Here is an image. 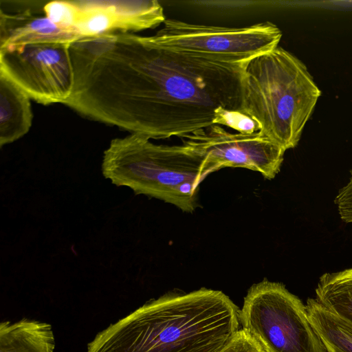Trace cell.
<instances>
[{"mask_svg": "<svg viewBox=\"0 0 352 352\" xmlns=\"http://www.w3.org/2000/svg\"><path fill=\"white\" fill-rule=\"evenodd\" d=\"M69 53L74 85L63 104L84 117L149 139L182 138L241 109L243 65L166 50L147 36L83 37Z\"/></svg>", "mask_w": 352, "mask_h": 352, "instance_id": "obj_1", "label": "cell"}, {"mask_svg": "<svg viewBox=\"0 0 352 352\" xmlns=\"http://www.w3.org/2000/svg\"><path fill=\"white\" fill-rule=\"evenodd\" d=\"M239 313L221 291L166 294L98 332L86 352H196L230 340L239 330Z\"/></svg>", "mask_w": 352, "mask_h": 352, "instance_id": "obj_2", "label": "cell"}, {"mask_svg": "<svg viewBox=\"0 0 352 352\" xmlns=\"http://www.w3.org/2000/svg\"><path fill=\"white\" fill-rule=\"evenodd\" d=\"M320 95L305 63L281 47L243 65L241 109L285 151L298 144Z\"/></svg>", "mask_w": 352, "mask_h": 352, "instance_id": "obj_3", "label": "cell"}, {"mask_svg": "<svg viewBox=\"0 0 352 352\" xmlns=\"http://www.w3.org/2000/svg\"><path fill=\"white\" fill-rule=\"evenodd\" d=\"M142 135L113 139L104 151L101 171L118 187L192 212L202 181L213 173L206 159L182 145L156 144Z\"/></svg>", "mask_w": 352, "mask_h": 352, "instance_id": "obj_4", "label": "cell"}, {"mask_svg": "<svg viewBox=\"0 0 352 352\" xmlns=\"http://www.w3.org/2000/svg\"><path fill=\"white\" fill-rule=\"evenodd\" d=\"M239 317L242 329L266 352H327L306 305L280 283L264 279L252 285Z\"/></svg>", "mask_w": 352, "mask_h": 352, "instance_id": "obj_5", "label": "cell"}, {"mask_svg": "<svg viewBox=\"0 0 352 352\" xmlns=\"http://www.w3.org/2000/svg\"><path fill=\"white\" fill-rule=\"evenodd\" d=\"M282 32L270 21L243 28L192 24L166 19L148 41L160 47L234 65L278 47Z\"/></svg>", "mask_w": 352, "mask_h": 352, "instance_id": "obj_6", "label": "cell"}, {"mask_svg": "<svg viewBox=\"0 0 352 352\" xmlns=\"http://www.w3.org/2000/svg\"><path fill=\"white\" fill-rule=\"evenodd\" d=\"M70 45L43 43L0 50V72L38 103L64 104L74 85Z\"/></svg>", "mask_w": 352, "mask_h": 352, "instance_id": "obj_7", "label": "cell"}, {"mask_svg": "<svg viewBox=\"0 0 352 352\" xmlns=\"http://www.w3.org/2000/svg\"><path fill=\"white\" fill-rule=\"evenodd\" d=\"M182 144L204 156L212 172L244 168L274 179L280 172L285 150L258 131L230 133L214 124L181 138Z\"/></svg>", "mask_w": 352, "mask_h": 352, "instance_id": "obj_8", "label": "cell"}, {"mask_svg": "<svg viewBox=\"0 0 352 352\" xmlns=\"http://www.w3.org/2000/svg\"><path fill=\"white\" fill-rule=\"evenodd\" d=\"M76 11L74 30L82 37L101 34L133 33L155 28L166 17L155 0H74Z\"/></svg>", "mask_w": 352, "mask_h": 352, "instance_id": "obj_9", "label": "cell"}, {"mask_svg": "<svg viewBox=\"0 0 352 352\" xmlns=\"http://www.w3.org/2000/svg\"><path fill=\"white\" fill-rule=\"evenodd\" d=\"M45 1L0 2V50L43 43L72 44L82 37L61 28L45 14Z\"/></svg>", "mask_w": 352, "mask_h": 352, "instance_id": "obj_10", "label": "cell"}, {"mask_svg": "<svg viewBox=\"0 0 352 352\" xmlns=\"http://www.w3.org/2000/svg\"><path fill=\"white\" fill-rule=\"evenodd\" d=\"M30 98L19 86L0 72V146L25 135L32 123Z\"/></svg>", "mask_w": 352, "mask_h": 352, "instance_id": "obj_11", "label": "cell"}, {"mask_svg": "<svg viewBox=\"0 0 352 352\" xmlns=\"http://www.w3.org/2000/svg\"><path fill=\"white\" fill-rule=\"evenodd\" d=\"M56 340L52 325L23 318L0 323V352H54Z\"/></svg>", "mask_w": 352, "mask_h": 352, "instance_id": "obj_12", "label": "cell"}, {"mask_svg": "<svg viewBox=\"0 0 352 352\" xmlns=\"http://www.w3.org/2000/svg\"><path fill=\"white\" fill-rule=\"evenodd\" d=\"M316 300L352 327V267L319 278Z\"/></svg>", "mask_w": 352, "mask_h": 352, "instance_id": "obj_13", "label": "cell"}, {"mask_svg": "<svg viewBox=\"0 0 352 352\" xmlns=\"http://www.w3.org/2000/svg\"><path fill=\"white\" fill-rule=\"evenodd\" d=\"M306 308L311 324L327 352H352V327L316 298H308Z\"/></svg>", "mask_w": 352, "mask_h": 352, "instance_id": "obj_14", "label": "cell"}, {"mask_svg": "<svg viewBox=\"0 0 352 352\" xmlns=\"http://www.w3.org/2000/svg\"><path fill=\"white\" fill-rule=\"evenodd\" d=\"M76 11V7L74 0L50 1L44 7L45 15L53 23L61 28L73 31H75L74 25Z\"/></svg>", "mask_w": 352, "mask_h": 352, "instance_id": "obj_15", "label": "cell"}, {"mask_svg": "<svg viewBox=\"0 0 352 352\" xmlns=\"http://www.w3.org/2000/svg\"><path fill=\"white\" fill-rule=\"evenodd\" d=\"M219 352H266L256 340L243 329H239Z\"/></svg>", "mask_w": 352, "mask_h": 352, "instance_id": "obj_16", "label": "cell"}, {"mask_svg": "<svg viewBox=\"0 0 352 352\" xmlns=\"http://www.w3.org/2000/svg\"><path fill=\"white\" fill-rule=\"evenodd\" d=\"M349 173V181L339 189L334 199L341 220L346 223H352V169Z\"/></svg>", "mask_w": 352, "mask_h": 352, "instance_id": "obj_17", "label": "cell"}, {"mask_svg": "<svg viewBox=\"0 0 352 352\" xmlns=\"http://www.w3.org/2000/svg\"><path fill=\"white\" fill-rule=\"evenodd\" d=\"M229 340L221 341V342L211 344L208 346H206L198 350L196 352H219V351L226 344V343Z\"/></svg>", "mask_w": 352, "mask_h": 352, "instance_id": "obj_18", "label": "cell"}]
</instances>
